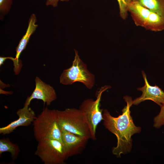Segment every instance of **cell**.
<instances>
[{
    "label": "cell",
    "instance_id": "12",
    "mask_svg": "<svg viewBox=\"0 0 164 164\" xmlns=\"http://www.w3.org/2000/svg\"><path fill=\"white\" fill-rule=\"evenodd\" d=\"M128 10L135 24L144 28L151 11L137 2L132 1L128 5Z\"/></svg>",
    "mask_w": 164,
    "mask_h": 164
},
{
    "label": "cell",
    "instance_id": "15",
    "mask_svg": "<svg viewBox=\"0 0 164 164\" xmlns=\"http://www.w3.org/2000/svg\"><path fill=\"white\" fill-rule=\"evenodd\" d=\"M20 149L19 146L12 143L8 138L0 139V155L5 152H9L11 154L12 160H15L19 155Z\"/></svg>",
    "mask_w": 164,
    "mask_h": 164
},
{
    "label": "cell",
    "instance_id": "19",
    "mask_svg": "<svg viewBox=\"0 0 164 164\" xmlns=\"http://www.w3.org/2000/svg\"><path fill=\"white\" fill-rule=\"evenodd\" d=\"M69 0H46V6H51L55 7L57 6L59 1L68 2Z\"/></svg>",
    "mask_w": 164,
    "mask_h": 164
},
{
    "label": "cell",
    "instance_id": "14",
    "mask_svg": "<svg viewBox=\"0 0 164 164\" xmlns=\"http://www.w3.org/2000/svg\"><path fill=\"white\" fill-rule=\"evenodd\" d=\"M164 18V0H132Z\"/></svg>",
    "mask_w": 164,
    "mask_h": 164
},
{
    "label": "cell",
    "instance_id": "13",
    "mask_svg": "<svg viewBox=\"0 0 164 164\" xmlns=\"http://www.w3.org/2000/svg\"><path fill=\"white\" fill-rule=\"evenodd\" d=\"M144 28L147 30L157 32L164 30V18L151 12Z\"/></svg>",
    "mask_w": 164,
    "mask_h": 164
},
{
    "label": "cell",
    "instance_id": "18",
    "mask_svg": "<svg viewBox=\"0 0 164 164\" xmlns=\"http://www.w3.org/2000/svg\"><path fill=\"white\" fill-rule=\"evenodd\" d=\"M159 113L154 118L153 127L157 129L164 125V104L160 106Z\"/></svg>",
    "mask_w": 164,
    "mask_h": 164
},
{
    "label": "cell",
    "instance_id": "2",
    "mask_svg": "<svg viewBox=\"0 0 164 164\" xmlns=\"http://www.w3.org/2000/svg\"><path fill=\"white\" fill-rule=\"evenodd\" d=\"M33 125L34 135L38 142L45 138H49L56 139L62 142L57 110H50L46 107L36 116Z\"/></svg>",
    "mask_w": 164,
    "mask_h": 164
},
{
    "label": "cell",
    "instance_id": "10",
    "mask_svg": "<svg viewBox=\"0 0 164 164\" xmlns=\"http://www.w3.org/2000/svg\"><path fill=\"white\" fill-rule=\"evenodd\" d=\"M16 114L19 118L7 126L0 128V134H9L18 127L28 126L33 123L36 117L34 111L29 106H24L19 109Z\"/></svg>",
    "mask_w": 164,
    "mask_h": 164
},
{
    "label": "cell",
    "instance_id": "1",
    "mask_svg": "<svg viewBox=\"0 0 164 164\" xmlns=\"http://www.w3.org/2000/svg\"><path fill=\"white\" fill-rule=\"evenodd\" d=\"M123 98L127 104L122 110L121 114L114 117L107 109L104 110L102 114L104 127L117 137V145L112 149V152L118 158L121 157V154L131 152L132 136L141 131L140 127L135 125L130 114V108L133 104L132 97L125 96Z\"/></svg>",
    "mask_w": 164,
    "mask_h": 164
},
{
    "label": "cell",
    "instance_id": "8",
    "mask_svg": "<svg viewBox=\"0 0 164 164\" xmlns=\"http://www.w3.org/2000/svg\"><path fill=\"white\" fill-rule=\"evenodd\" d=\"M142 74L144 81V85L138 87L137 90L142 92V95L133 100V104L137 105L142 101L151 100L160 107L164 104V92L158 86L150 85L147 80L146 75L143 71Z\"/></svg>",
    "mask_w": 164,
    "mask_h": 164
},
{
    "label": "cell",
    "instance_id": "3",
    "mask_svg": "<svg viewBox=\"0 0 164 164\" xmlns=\"http://www.w3.org/2000/svg\"><path fill=\"white\" fill-rule=\"evenodd\" d=\"M57 120L60 129L77 135L91 138L90 130L85 117L79 109L67 108L57 110Z\"/></svg>",
    "mask_w": 164,
    "mask_h": 164
},
{
    "label": "cell",
    "instance_id": "16",
    "mask_svg": "<svg viewBox=\"0 0 164 164\" xmlns=\"http://www.w3.org/2000/svg\"><path fill=\"white\" fill-rule=\"evenodd\" d=\"M119 5V14L122 19L125 20L128 15V5L132 0H117Z\"/></svg>",
    "mask_w": 164,
    "mask_h": 164
},
{
    "label": "cell",
    "instance_id": "5",
    "mask_svg": "<svg viewBox=\"0 0 164 164\" xmlns=\"http://www.w3.org/2000/svg\"><path fill=\"white\" fill-rule=\"evenodd\" d=\"M34 154L45 164H63L67 159L62 142L52 138H46L39 141Z\"/></svg>",
    "mask_w": 164,
    "mask_h": 164
},
{
    "label": "cell",
    "instance_id": "20",
    "mask_svg": "<svg viewBox=\"0 0 164 164\" xmlns=\"http://www.w3.org/2000/svg\"><path fill=\"white\" fill-rule=\"evenodd\" d=\"M8 57H0V66H1L4 64L6 60L8 59Z\"/></svg>",
    "mask_w": 164,
    "mask_h": 164
},
{
    "label": "cell",
    "instance_id": "7",
    "mask_svg": "<svg viewBox=\"0 0 164 164\" xmlns=\"http://www.w3.org/2000/svg\"><path fill=\"white\" fill-rule=\"evenodd\" d=\"M35 88L29 97H28L24 106H29L31 101L33 99L40 100L44 103L49 105L56 98V95L53 87L44 82L38 77L35 79Z\"/></svg>",
    "mask_w": 164,
    "mask_h": 164
},
{
    "label": "cell",
    "instance_id": "6",
    "mask_svg": "<svg viewBox=\"0 0 164 164\" xmlns=\"http://www.w3.org/2000/svg\"><path fill=\"white\" fill-rule=\"evenodd\" d=\"M111 88L109 85L101 87L97 91L95 100L88 99L84 100L79 109L84 114L89 127L91 138L96 139V130L98 125L103 120V109L100 108V102L103 93Z\"/></svg>",
    "mask_w": 164,
    "mask_h": 164
},
{
    "label": "cell",
    "instance_id": "17",
    "mask_svg": "<svg viewBox=\"0 0 164 164\" xmlns=\"http://www.w3.org/2000/svg\"><path fill=\"white\" fill-rule=\"evenodd\" d=\"M12 0H0V19L2 20L10 11Z\"/></svg>",
    "mask_w": 164,
    "mask_h": 164
},
{
    "label": "cell",
    "instance_id": "11",
    "mask_svg": "<svg viewBox=\"0 0 164 164\" xmlns=\"http://www.w3.org/2000/svg\"><path fill=\"white\" fill-rule=\"evenodd\" d=\"M36 15L32 13L29 19L28 26L26 32L16 48L15 57L14 58L13 63L14 66L19 67L22 66L21 63L19 62V58L22 51L26 49L31 36L35 31L38 26V25L36 24Z\"/></svg>",
    "mask_w": 164,
    "mask_h": 164
},
{
    "label": "cell",
    "instance_id": "4",
    "mask_svg": "<svg viewBox=\"0 0 164 164\" xmlns=\"http://www.w3.org/2000/svg\"><path fill=\"white\" fill-rule=\"evenodd\" d=\"M74 51L75 55L72 65L63 71L60 77V82L68 85L80 82L91 89L95 84L94 75L88 70L87 65L80 59L78 51L75 50Z\"/></svg>",
    "mask_w": 164,
    "mask_h": 164
},
{
    "label": "cell",
    "instance_id": "9",
    "mask_svg": "<svg viewBox=\"0 0 164 164\" xmlns=\"http://www.w3.org/2000/svg\"><path fill=\"white\" fill-rule=\"evenodd\" d=\"M62 143L68 157L79 153L88 138L80 136L63 129H60Z\"/></svg>",
    "mask_w": 164,
    "mask_h": 164
}]
</instances>
